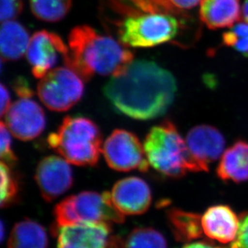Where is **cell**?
Wrapping results in <instances>:
<instances>
[{"label": "cell", "instance_id": "obj_1", "mask_svg": "<svg viewBox=\"0 0 248 248\" xmlns=\"http://www.w3.org/2000/svg\"><path fill=\"white\" fill-rule=\"evenodd\" d=\"M104 93L113 108L133 119H155L165 114L175 97L177 83L155 62L133 61L122 75L111 78Z\"/></svg>", "mask_w": 248, "mask_h": 248}, {"label": "cell", "instance_id": "obj_2", "mask_svg": "<svg viewBox=\"0 0 248 248\" xmlns=\"http://www.w3.org/2000/svg\"><path fill=\"white\" fill-rule=\"evenodd\" d=\"M123 16L117 24L119 42L125 47H150L168 42L180 30L181 16L153 0H110Z\"/></svg>", "mask_w": 248, "mask_h": 248}, {"label": "cell", "instance_id": "obj_3", "mask_svg": "<svg viewBox=\"0 0 248 248\" xmlns=\"http://www.w3.org/2000/svg\"><path fill=\"white\" fill-rule=\"evenodd\" d=\"M68 48L67 67L75 71L84 81H89L95 75L118 77L134 61V54L128 47L86 25L71 31Z\"/></svg>", "mask_w": 248, "mask_h": 248}, {"label": "cell", "instance_id": "obj_4", "mask_svg": "<svg viewBox=\"0 0 248 248\" xmlns=\"http://www.w3.org/2000/svg\"><path fill=\"white\" fill-rule=\"evenodd\" d=\"M143 145L150 166L162 175L178 178L187 172L202 171L190 154L186 140L169 120L152 127Z\"/></svg>", "mask_w": 248, "mask_h": 248}, {"label": "cell", "instance_id": "obj_5", "mask_svg": "<svg viewBox=\"0 0 248 248\" xmlns=\"http://www.w3.org/2000/svg\"><path fill=\"white\" fill-rule=\"evenodd\" d=\"M47 142L51 149L75 166H95L102 152L99 127L84 117H66L57 130L48 135Z\"/></svg>", "mask_w": 248, "mask_h": 248}, {"label": "cell", "instance_id": "obj_6", "mask_svg": "<svg viewBox=\"0 0 248 248\" xmlns=\"http://www.w3.org/2000/svg\"><path fill=\"white\" fill-rule=\"evenodd\" d=\"M53 214L56 228L89 222L120 224L124 221V215L115 206L108 191H84L68 197L56 205Z\"/></svg>", "mask_w": 248, "mask_h": 248}, {"label": "cell", "instance_id": "obj_7", "mask_svg": "<svg viewBox=\"0 0 248 248\" xmlns=\"http://www.w3.org/2000/svg\"><path fill=\"white\" fill-rule=\"evenodd\" d=\"M37 95L50 110L64 112L70 109L82 98L84 80L67 66L55 68L37 84Z\"/></svg>", "mask_w": 248, "mask_h": 248}, {"label": "cell", "instance_id": "obj_8", "mask_svg": "<svg viewBox=\"0 0 248 248\" xmlns=\"http://www.w3.org/2000/svg\"><path fill=\"white\" fill-rule=\"evenodd\" d=\"M102 153L108 166L114 170L145 172L150 166L139 138L124 129L112 131L104 143Z\"/></svg>", "mask_w": 248, "mask_h": 248}, {"label": "cell", "instance_id": "obj_9", "mask_svg": "<svg viewBox=\"0 0 248 248\" xmlns=\"http://www.w3.org/2000/svg\"><path fill=\"white\" fill-rule=\"evenodd\" d=\"M26 56L33 76L41 79L55 68L60 59L63 60L64 66L68 65L69 48L56 33L40 31L31 37Z\"/></svg>", "mask_w": 248, "mask_h": 248}, {"label": "cell", "instance_id": "obj_10", "mask_svg": "<svg viewBox=\"0 0 248 248\" xmlns=\"http://www.w3.org/2000/svg\"><path fill=\"white\" fill-rule=\"evenodd\" d=\"M4 122L11 134L21 140H31L45 130L46 117L39 104L31 98H20L12 104L4 115Z\"/></svg>", "mask_w": 248, "mask_h": 248}, {"label": "cell", "instance_id": "obj_11", "mask_svg": "<svg viewBox=\"0 0 248 248\" xmlns=\"http://www.w3.org/2000/svg\"><path fill=\"white\" fill-rule=\"evenodd\" d=\"M35 178L43 198L52 202L70 189L73 171L69 162L63 157L48 156L39 162Z\"/></svg>", "mask_w": 248, "mask_h": 248}, {"label": "cell", "instance_id": "obj_12", "mask_svg": "<svg viewBox=\"0 0 248 248\" xmlns=\"http://www.w3.org/2000/svg\"><path fill=\"white\" fill-rule=\"evenodd\" d=\"M57 229V248H109L111 224L89 222Z\"/></svg>", "mask_w": 248, "mask_h": 248}, {"label": "cell", "instance_id": "obj_13", "mask_svg": "<svg viewBox=\"0 0 248 248\" xmlns=\"http://www.w3.org/2000/svg\"><path fill=\"white\" fill-rule=\"evenodd\" d=\"M111 196L115 206L124 216L145 213L152 201L150 186L138 177H129L117 182L112 187Z\"/></svg>", "mask_w": 248, "mask_h": 248}, {"label": "cell", "instance_id": "obj_14", "mask_svg": "<svg viewBox=\"0 0 248 248\" xmlns=\"http://www.w3.org/2000/svg\"><path fill=\"white\" fill-rule=\"evenodd\" d=\"M190 153L201 167L209 170V165L220 157L225 147L224 137L215 127L202 124L194 127L186 138Z\"/></svg>", "mask_w": 248, "mask_h": 248}, {"label": "cell", "instance_id": "obj_15", "mask_svg": "<svg viewBox=\"0 0 248 248\" xmlns=\"http://www.w3.org/2000/svg\"><path fill=\"white\" fill-rule=\"evenodd\" d=\"M239 221L232 209L225 205L211 206L202 216V227L209 239L228 244L234 241L239 232Z\"/></svg>", "mask_w": 248, "mask_h": 248}, {"label": "cell", "instance_id": "obj_16", "mask_svg": "<svg viewBox=\"0 0 248 248\" xmlns=\"http://www.w3.org/2000/svg\"><path fill=\"white\" fill-rule=\"evenodd\" d=\"M240 0H202L201 21L209 29L232 28L241 19Z\"/></svg>", "mask_w": 248, "mask_h": 248}, {"label": "cell", "instance_id": "obj_17", "mask_svg": "<svg viewBox=\"0 0 248 248\" xmlns=\"http://www.w3.org/2000/svg\"><path fill=\"white\" fill-rule=\"evenodd\" d=\"M217 175L223 181L243 183L248 181V142L238 140L222 155Z\"/></svg>", "mask_w": 248, "mask_h": 248}, {"label": "cell", "instance_id": "obj_18", "mask_svg": "<svg viewBox=\"0 0 248 248\" xmlns=\"http://www.w3.org/2000/svg\"><path fill=\"white\" fill-rule=\"evenodd\" d=\"M31 38L26 28L15 20L3 22L0 30L2 61H17L27 53Z\"/></svg>", "mask_w": 248, "mask_h": 248}, {"label": "cell", "instance_id": "obj_19", "mask_svg": "<svg viewBox=\"0 0 248 248\" xmlns=\"http://www.w3.org/2000/svg\"><path fill=\"white\" fill-rule=\"evenodd\" d=\"M47 244L45 228L35 221L24 219L15 225L7 246L8 248H47Z\"/></svg>", "mask_w": 248, "mask_h": 248}, {"label": "cell", "instance_id": "obj_20", "mask_svg": "<svg viewBox=\"0 0 248 248\" xmlns=\"http://www.w3.org/2000/svg\"><path fill=\"white\" fill-rule=\"evenodd\" d=\"M169 225L178 241H192L201 238L203 233L202 216L195 213L173 208L167 213Z\"/></svg>", "mask_w": 248, "mask_h": 248}, {"label": "cell", "instance_id": "obj_21", "mask_svg": "<svg viewBox=\"0 0 248 248\" xmlns=\"http://www.w3.org/2000/svg\"><path fill=\"white\" fill-rule=\"evenodd\" d=\"M72 6V0H30L32 14L37 19L54 23L63 19Z\"/></svg>", "mask_w": 248, "mask_h": 248}, {"label": "cell", "instance_id": "obj_22", "mask_svg": "<svg viewBox=\"0 0 248 248\" xmlns=\"http://www.w3.org/2000/svg\"><path fill=\"white\" fill-rule=\"evenodd\" d=\"M122 248H167L165 237L150 227L136 228L125 239H122Z\"/></svg>", "mask_w": 248, "mask_h": 248}, {"label": "cell", "instance_id": "obj_23", "mask_svg": "<svg viewBox=\"0 0 248 248\" xmlns=\"http://www.w3.org/2000/svg\"><path fill=\"white\" fill-rule=\"evenodd\" d=\"M1 173V188H0V204L4 208L12 205L16 199L19 192V185L16 178H15L10 166L4 162L0 165Z\"/></svg>", "mask_w": 248, "mask_h": 248}, {"label": "cell", "instance_id": "obj_24", "mask_svg": "<svg viewBox=\"0 0 248 248\" xmlns=\"http://www.w3.org/2000/svg\"><path fill=\"white\" fill-rule=\"evenodd\" d=\"M11 132L7 129L4 122H1L0 127V138H1V146H0V157L1 162H4L9 166H13L17 162V157L12 149V138Z\"/></svg>", "mask_w": 248, "mask_h": 248}, {"label": "cell", "instance_id": "obj_25", "mask_svg": "<svg viewBox=\"0 0 248 248\" xmlns=\"http://www.w3.org/2000/svg\"><path fill=\"white\" fill-rule=\"evenodd\" d=\"M161 7L178 15L179 16H186V12L192 9L201 3L202 0H153Z\"/></svg>", "mask_w": 248, "mask_h": 248}, {"label": "cell", "instance_id": "obj_26", "mask_svg": "<svg viewBox=\"0 0 248 248\" xmlns=\"http://www.w3.org/2000/svg\"><path fill=\"white\" fill-rule=\"evenodd\" d=\"M24 7L23 0H0V20L2 23L14 20Z\"/></svg>", "mask_w": 248, "mask_h": 248}, {"label": "cell", "instance_id": "obj_27", "mask_svg": "<svg viewBox=\"0 0 248 248\" xmlns=\"http://www.w3.org/2000/svg\"><path fill=\"white\" fill-rule=\"evenodd\" d=\"M222 43L226 46L234 47L237 52L248 57V36H239L230 30L222 34Z\"/></svg>", "mask_w": 248, "mask_h": 248}, {"label": "cell", "instance_id": "obj_28", "mask_svg": "<svg viewBox=\"0 0 248 248\" xmlns=\"http://www.w3.org/2000/svg\"><path fill=\"white\" fill-rule=\"evenodd\" d=\"M227 248H248V213L241 216L236 238Z\"/></svg>", "mask_w": 248, "mask_h": 248}, {"label": "cell", "instance_id": "obj_29", "mask_svg": "<svg viewBox=\"0 0 248 248\" xmlns=\"http://www.w3.org/2000/svg\"><path fill=\"white\" fill-rule=\"evenodd\" d=\"M14 89L20 98H31L32 96V90L23 78H18V80L15 81Z\"/></svg>", "mask_w": 248, "mask_h": 248}, {"label": "cell", "instance_id": "obj_30", "mask_svg": "<svg viewBox=\"0 0 248 248\" xmlns=\"http://www.w3.org/2000/svg\"><path fill=\"white\" fill-rule=\"evenodd\" d=\"M0 94H1V116L3 117L6 112L9 109L10 106H12L9 91L3 84H1L0 86Z\"/></svg>", "mask_w": 248, "mask_h": 248}, {"label": "cell", "instance_id": "obj_31", "mask_svg": "<svg viewBox=\"0 0 248 248\" xmlns=\"http://www.w3.org/2000/svg\"><path fill=\"white\" fill-rule=\"evenodd\" d=\"M182 248H222L218 247H214L212 244L206 243V242H195L191 244H186Z\"/></svg>", "mask_w": 248, "mask_h": 248}, {"label": "cell", "instance_id": "obj_32", "mask_svg": "<svg viewBox=\"0 0 248 248\" xmlns=\"http://www.w3.org/2000/svg\"><path fill=\"white\" fill-rule=\"evenodd\" d=\"M242 15L244 16V19L248 23V0H245L244 6L242 8Z\"/></svg>", "mask_w": 248, "mask_h": 248}, {"label": "cell", "instance_id": "obj_33", "mask_svg": "<svg viewBox=\"0 0 248 248\" xmlns=\"http://www.w3.org/2000/svg\"><path fill=\"white\" fill-rule=\"evenodd\" d=\"M3 232H4V227H3V222H1V234H0V236H1V240H3V238H4V234H3Z\"/></svg>", "mask_w": 248, "mask_h": 248}]
</instances>
